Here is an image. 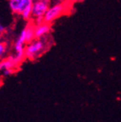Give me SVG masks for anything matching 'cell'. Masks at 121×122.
Returning <instances> with one entry per match:
<instances>
[{
  "label": "cell",
  "instance_id": "6da1fadb",
  "mask_svg": "<svg viewBox=\"0 0 121 122\" xmlns=\"http://www.w3.org/2000/svg\"><path fill=\"white\" fill-rule=\"evenodd\" d=\"M47 49V42L44 38H35L28 42L25 48V57L30 60L36 59Z\"/></svg>",
  "mask_w": 121,
  "mask_h": 122
},
{
  "label": "cell",
  "instance_id": "7a4b0ae2",
  "mask_svg": "<svg viewBox=\"0 0 121 122\" xmlns=\"http://www.w3.org/2000/svg\"><path fill=\"white\" fill-rule=\"evenodd\" d=\"M68 10V4L67 3H57L50 6L49 9L46 12L43 16L44 22L52 24L55 20H57L60 16H62Z\"/></svg>",
  "mask_w": 121,
  "mask_h": 122
},
{
  "label": "cell",
  "instance_id": "3957f363",
  "mask_svg": "<svg viewBox=\"0 0 121 122\" xmlns=\"http://www.w3.org/2000/svg\"><path fill=\"white\" fill-rule=\"evenodd\" d=\"M50 7V0H34L32 3V19L43 17Z\"/></svg>",
  "mask_w": 121,
  "mask_h": 122
},
{
  "label": "cell",
  "instance_id": "277c9868",
  "mask_svg": "<svg viewBox=\"0 0 121 122\" xmlns=\"http://www.w3.org/2000/svg\"><path fill=\"white\" fill-rule=\"evenodd\" d=\"M21 62L22 60H20L15 55L10 56L7 59H3L2 61H0V71H4L5 70L15 71Z\"/></svg>",
  "mask_w": 121,
  "mask_h": 122
},
{
  "label": "cell",
  "instance_id": "5b68a950",
  "mask_svg": "<svg viewBox=\"0 0 121 122\" xmlns=\"http://www.w3.org/2000/svg\"><path fill=\"white\" fill-rule=\"evenodd\" d=\"M51 31V24L42 22L35 25V36L36 38H44Z\"/></svg>",
  "mask_w": 121,
  "mask_h": 122
},
{
  "label": "cell",
  "instance_id": "8992f818",
  "mask_svg": "<svg viewBox=\"0 0 121 122\" xmlns=\"http://www.w3.org/2000/svg\"><path fill=\"white\" fill-rule=\"evenodd\" d=\"M24 29L25 30L26 44H27L28 42H31L32 40H34L35 38H36V36H35V25L32 23H29Z\"/></svg>",
  "mask_w": 121,
  "mask_h": 122
},
{
  "label": "cell",
  "instance_id": "52a82bcc",
  "mask_svg": "<svg viewBox=\"0 0 121 122\" xmlns=\"http://www.w3.org/2000/svg\"><path fill=\"white\" fill-rule=\"evenodd\" d=\"M21 0H9V7L14 14L20 15Z\"/></svg>",
  "mask_w": 121,
  "mask_h": 122
},
{
  "label": "cell",
  "instance_id": "ba28073f",
  "mask_svg": "<svg viewBox=\"0 0 121 122\" xmlns=\"http://www.w3.org/2000/svg\"><path fill=\"white\" fill-rule=\"evenodd\" d=\"M7 52V43L5 42L0 41V59H2L5 55Z\"/></svg>",
  "mask_w": 121,
  "mask_h": 122
},
{
  "label": "cell",
  "instance_id": "9c48e42d",
  "mask_svg": "<svg viewBox=\"0 0 121 122\" xmlns=\"http://www.w3.org/2000/svg\"><path fill=\"white\" fill-rule=\"evenodd\" d=\"M14 72H15V71H12V70H5V71H2L3 75H4V76H10V75H12Z\"/></svg>",
  "mask_w": 121,
  "mask_h": 122
},
{
  "label": "cell",
  "instance_id": "30bf717a",
  "mask_svg": "<svg viewBox=\"0 0 121 122\" xmlns=\"http://www.w3.org/2000/svg\"><path fill=\"white\" fill-rule=\"evenodd\" d=\"M5 30H6V28L3 25H0V35L1 34H3V33L5 31Z\"/></svg>",
  "mask_w": 121,
  "mask_h": 122
},
{
  "label": "cell",
  "instance_id": "8fae6325",
  "mask_svg": "<svg viewBox=\"0 0 121 122\" xmlns=\"http://www.w3.org/2000/svg\"><path fill=\"white\" fill-rule=\"evenodd\" d=\"M1 85H2V79L0 78V86H1Z\"/></svg>",
  "mask_w": 121,
  "mask_h": 122
},
{
  "label": "cell",
  "instance_id": "7c38bea8",
  "mask_svg": "<svg viewBox=\"0 0 121 122\" xmlns=\"http://www.w3.org/2000/svg\"><path fill=\"white\" fill-rule=\"evenodd\" d=\"M32 1H34V0H32Z\"/></svg>",
  "mask_w": 121,
  "mask_h": 122
}]
</instances>
